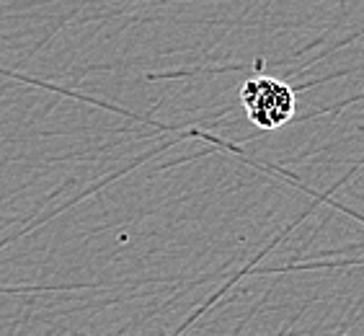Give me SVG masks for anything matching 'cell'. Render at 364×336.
I'll use <instances>...</instances> for the list:
<instances>
[{
    "instance_id": "6da1fadb",
    "label": "cell",
    "mask_w": 364,
    "mask_h": 336,
    "mask_svg": "<svg viewBox=\"0 0 364 336\" xmlns=\"http://www.w3.org/2000/svg\"><path fill=\"white\" fill-rule=\"evenodd\" d=\"M240 101H243L248 120L261 130H277V127L287 125L297 112L294 91L277 78L245 80L240 88Z\"/></svg>"
}]
</instances>
